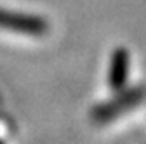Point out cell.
<instances>
[{"mask_svg":"<svg viewBox=\"0 0 146 144\" xmlns=\"http://www.w3.org/2000/svg\"><path fill=\"white\" fill-rule=\"evenodd\" d=\"M129 64H131V56L129 50L125 47L115 49L111 54V63H110V87L113 90H122L127 83V77H129Z\"/></svg>","mask_w":146,"mask_h":144,"instance_id":"3","label":"cell"},{"mask_svg":"<svg viewBox=\"0 0 146 144\" xmlns=\"http://www.w3.org/2000/svg\"><path fill=\"white\" fill-rule=\"evenodd\" d=\"M0 28L17 31L21 35H30V37H44L49 33L50 26L40 16L0 9Z\"/></svg>","mask_w":146,"mask_h":144,"instance_id":"2","label":"cell"},{"mask_svg":"<svg viewBox=\"0 0 146 144\" xmlns=\"http://www.w3.org/2000/svg\"><path fill=\"white\" fill-rule=\"evenodd\" d=\"M144 97H146V87L144 85L132 87V89H129V90H122L115 99H111L110 102L96 106L94 110L90 111V118H92V122H96V123L113 122L122 113L129 111V110H132L134 106L141 104V101Z\"/></svg>","mask_w":146,"mask_h":144,"instance_id":"1","label":"cell"}]
</instances>
